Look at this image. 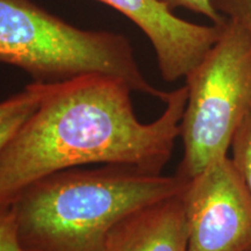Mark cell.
Returning <instances> with one entry per match:
<instances>
[{
  "instance_id": "6da1fadb",
  "label": "cell",
  "mask_w": 251,
  "mask_h": 251,
  "mask_svg": "<svg viewBox=\"0 0 251 251\" xmlns=\"http://www.w3.org/2000/svg\"><path fill=\"white\" fill-rule=\"evenodd\" d=\"M131 92L103 75L43 84L37 105L0 152V206L41 178L84 165L162 175L180 136L187 87L169 92L164 112L150 124L137 119Z\"/></svg>"
},
{
  "instance_id": "7a4b0ae2",
  "label": "cell",
  "mask_w": 251,
  "mask_h": 251,
  "mask_svg": "<svg viewBox=\"0 0 251 251\" xmlns=\"http://www.w3.org/2000/svg\"><path fill=\"white\" fill-rule=\"evenodd\" d=\"M187 180L130 166L72 168L34 181L9 203L26 251H105L117 222L183 193Z\"/></svg>"
},
{
  "instance_id": "3957f363",
  "label": "cell",
  "mask_w": 251,
  "mask_h": 251,
  "mask_svg": "<svg viewBox=\"0 0 251 251\" xmlns=\"http://www.w3.org/2000/svg\"><path fill=\"white\" fill-rule=\"evenodd\" d=\"M0 63L21 69L39 84L103 75L163 102L169 96L146 79L127 37L80 29L31 0H0Z\"/></svg>"
},
{
  "instance_id": "277c9868",
  "label": "cell",
  "mask_w": 251,
  "mask_h": 251,
  "mask_svg": "<svg viewBox=\"0 0 251 251\" xmlns=\"http://www.w3.org/2000/svg\"><path fill=\"white\" fill-rule=\"evenodd\" d=\"M185 80L184 155L176 175L190 180L228 156L235 133L251 111V39L246 29L227 18L219 40Z\"/></svg>"
},
{
  "instance_id": "5b68a950",
  "label": "cell",
  "mask_w": 251,
  "mask_h": 251,
  "mask_svg": "<svg viewBox=\"0 0 251 251\" xmlns=\"http://www.w3.org/2000/svg\"><path fill=\"white\" fill-rule=\"evenodd\" d=\"M187 251H251V192L230 157L187 180Z\"/></svg>"
},
{
  "instance_id": "8992f818",
  "label": "cell",
  "mask_w": 251,
  "mask_h": 251,
  "mask_svg": "<svg viewBox=\"0 0 251 251\" xmlns=\"http://www.w3.org/2000/svg\"><path fill=\"white\" fill-rule=\"evenodd\" d=\"M114 8L146 34L162 78L176 81L202 61L221 35L224 25L202 26L176 17L158 0H94Z\"/></svg>"
},
{
  "instance_id": "52a82bcc",
  "label": "cell",
  "mask_w": 251,
  "mask_h": 251,
  "mask_svg": "<svg viewBox=\"0 0 251 251\" xmlns=\"http://www.w3.org/2000/svg\"><path fill=\"white\" fill-rule=\"evenodd\" d=\"M187 221L180 193L126 215L109 230L105 251H187Z\"/></svg>"
},
{
  "instance_id": "ba28073f",
  "label": "cell",
  "mask_w": 251,
  "mask_h": 251,
  "mask_svg": "<svg viewBox=\"0 0 251 251\" xmlns=\"http://www.w3.org/2000/svg\"><path fill=\"white\" fill-rule=\"evenodd\" d=\"M231 161L251 192V111L231 141Z\"/></svg>"
},
{
  "instance_id": "9c48e42d",
  "label": "cell",
  "mask_w": 251,
  "mask_h": 251,
  "mask_svg": "<svg viewBox=\"0 0 251 251\" xmlns=\"http://www.w3.org/2000/svg\"><path fill=\"white\" fill-rule=\"evenodd\" d=\"M42 89L43 84L37 83L36 96L25 103V105L21 106V107L12 112L11 114H8L7 117L0 120V152L2 151L6 144L14 136L15 133L19 130V128L21 127V125L24 124V121L26 120L28 115L30 114V112L37 105L41 96H42Z\"/></svg>"
},
{
  "instance_id": "30bf717a",
  "label": "cell",
  "mask_w": 251,
  "mask_h": 251,
  "mask_svg": "<svg viewBox=\"0 0 251 251\" xmlns=\"http://www.w3.org/2000/svg\"><path fill=\"white\" fill-rule=\"evenodd\" d=\"M213 7L242 26L251 39V0H211Z\"/></svg>"
},
{
  "instance_id": "8fae6325",
  "label": "cell",
  "mask_w": 251,
  "mask_h": 251,
  "mask_svg": "<svg viewBox=\"0 0 251 251\" xmlns=\"http://www.w3.org/2000/svg\"><path fill=\"white\" fill-rule=\"evenodd\" d=\"M0 251H26L19 240L11 206H0Z\"/></svg>"
},
{
  "instance_id": "7c38bea8",
  "label": "cell",
  "mask_w": 251,
  "mask_h": 251,
  "mask_svg": "<svg viewBox=\"0 0 251 251\" xmlns=\"http://www.w3.org/2000/svg\"><path fill=\"white\" fill-rule=\"evenodd\" d=\"M158 1L168 6L171 11L176 8H185L193 13L201 14L215 25H224L227 21V18L220 14L213 7L211 0H158Z\"/></svg>"
},
{
  "instance_id": "4fadbf2b",
  "label": "cell",
  "mask_w": 251,
  "mask_h": 251,
  "mask_svg": "<svg viewBox=\"0 0 251 251\" xmlns=\"http://www.w3.org/2000/svg\"><path fill=\"white\" fill-rule=\"evenodd\" d=\"M37 93V83H31L27 85L25 89L14 96L5 99L4 101H0V120L7 117L12 112L18 109L19 107L25 105V103L33 99Z\"/></svg>"
}]
</instances>
